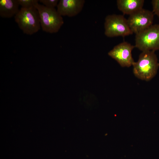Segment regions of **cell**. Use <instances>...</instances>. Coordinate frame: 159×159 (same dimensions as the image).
I'll list each match as a JSON object with an SVG mask.
<instances>
[{
    "label": "cell",
    "mask_w": 159,
    "mask_h": 159,
    "mask_svg": "<svg viewBox=\"0 0 159 159\" xmlns=\"http://www.w3.org/2000/svg\"><path fill=\"white\" fill-rule=\"evenodd\" d=\"M104 29L105 35L109 37H124L133 33L129 26L127 19L121 15H107L105 19Z\"/></svg>",
    "instance_id": "5b68a950"
},
{
    "label": "cell",
    "mask_w": 159,
    "mask_h": 159,
    "mask_svg": "<svg viewBox=\"0 0 159 159\" xmlns=\"http://www.w3.org/2000/svg\"><path fill=\"white\" fill-rule=\"evenodd\" d=\"M34 7L38 11L43 31L49 33L57 32L63 24L64 21L62 16L57 9L47 8L39 3Z\"/></svg>",
    "instance_id": "3957f363"
},
{
    "label": "cell",
    "mask_w": 159,
    "mask_h": 159,
    "mask_svg": "<svg viewBox=\"0 0 159 159\" xmlns=\"http://www.w3.org/2000/svg\"><path fill=\"white\" fill-rule=\"evenodd\" d=\"M14 17L19 28L26 34L32 35L41 28L39 13L35 7H21Z\"/></svg>",
    "instance_id": "7a4b0ae2"
},
{
    "label": "cell",
    "mask_w": 159,
    "mask_h": 159,
    "mask_svg": "<svg viewBox=\"0 0 159 159\" xmlns=\"http://www.w3.org/2000/svg\"><path fill=\"white\" fill-rule=\"evenodd\" d=\"M20 6L21 8H29L34 7L35 5L38 3L37 0H18Z\"/></svg>",
    "instance_id": "8fae6325"
},
{
    "label": "cell",
    "mask_w": 159,
    "mask_h": 159,
    "mask_svg": "<svg viewBox=\"0 0 159 159\" xmlns=\"http://www.w3.org/2000/svg\"><path fill=\"white\" fill-rule=\"evenodd\" d=\"M153 12L159 18V0H153L152 1Z\"/></svg>",
    "instance_id": "4fadbf2b"
},
{
    "label": "cell",
    "mask_w": 159,
    "mask_h": 159,
    "mask_svg": "<svg viewBox=\"0 0 159 159\" xmlns=\"http://www.w3.org/2000/svg\"><path fill=\"white\" fill-rule=\"evenodd\" d=\"M144 0H117L118 9L124 14L129 15L143 8Z\"/></svg>",
    "instance_id": "9c48e42d"
},
{
    "label": "cell",
    "mask_w": 159,
    "mask_h": 159,
    "mask_svg": "<svg viewBox=\"0 0 159 159\" xmlns=\"http://www.w3.org/2000/svg\"><path fill=\"white\" fill-rule=\"evenodd\" d=\"M154 15L153 11L143 8L129 15L127 20L132 33L136 34L153 25Z\"/></svg>",
    "instance_id": "8992f818"
},
{
    "label": "cell",
    "mask_w": 159,
    "mask_h": 159,
    "mask_svg": "<svg viewBox=\"0 0 159 159\" xmlns=\"http://www.w3.org/2000/svg\"><path fill=\"white\" fill-rule=\"evenodd\" d=\"M85 2L84 0H60L57 10L62 16H74L82 11Z\"/></svg>",
    "instance_id": "ba28073f"
},
{
    "label": "cell",
    "mask_w": 159,
    "mask_h": 159,
    "mask_svg": "<svg viewBox=\"0 0 159 159\" xmlns=\"http://www.w3.org/2000/svg\"><path fill=\"white\" fill-rule=\"evenodd\" d=\"M135 47L142 52L159 49V24H155L136 34Z\"/></svg>",
    "instance_id": "277c9868"
},
{
    "label": "cell",
    "mask_w": 159,
    "mask_h": 159,
    "mask_svg": "<svg viewBox=\"0 0 159 159\" xmlns=\"http://www.w3.org/2000/svg\"><path fill=\"white\" fill-rule=\"evenodd\" d=\"M42 5L50 8H55L57 7L59 1L58 0H39Z\"/></svg>",
    "instance_id": "7c38bea8"
},
{
    "label": "cell",
    "mask_w": 159,
    "mask_h": 159,
    "mask_svg": "<svg viewBox=\"0 0 159 159\" xmlns=\"http://www.w3.org/2000/svg\"><path fill=\"white\" fill-rule=\"evenodd\" d=\"M132 66L133 72L137 77L148 81L156 74L159 63L155 51H145L140 54L138 61Z\"/></svg>",
    "instance_id": "6da1fadb"
},
{
    "label": "cell",
    "mask_w": 159,
    "mask_h": 159,
    "mask_svg": "<svg viewBox=\"0 0 159 159\" xmlns=\"http://www.w3.org/2000/svg\"><path fill=\"white\" fill-rule=\"evenodd\" d=\"M19 6L18 0H0V16L7 18L14 17L19 10Z\"/></svg>",
    "instance_id": "30bf717a"
},
{
    "label": "cell",
    "mask_w": 159,
    "mask_h": 159,
    "mask_svg": "<svg viewBox=\"0 0 159 159\" xmlns=\"http://www.w3.org/2000/svg\"><path fill=\"white\" fill-rule=\"evenodd\" d=\"M135 46L123 42L115 46L108 53L110 57L115 60L122 67H129L132 66L134 60L132 52Z\"/></svg>",
    "instance_id": "52a82bcc"
}]
</instances>
